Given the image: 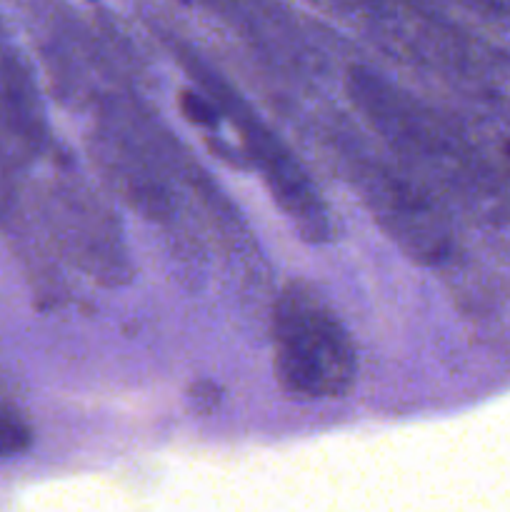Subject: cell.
Listing matches in <instances>:
<instances>
[{
  "label": "cell",
  "instance_id": "cell-3",
  "mask_svg": "<svg viewBox=\"0 0 510 512\" xmlns=\"http://www.w3.org/2000/svg\"><path fill=\"white\" fill-rule=\"evenodd\" d=\"M273 353L275 378L290 398H343L358 375V353L348 328L303 283L285 285L275 300Z\"/></svg>",
  "mask_w": 510,
  "mask_h": 512
},
{
  "label": "cell",
  "instance_id": "cell-1",
  "mask_svg": "<svg viewBox=\"0 0 510 512\" xmlns=\"http://www.w3.org/2000/svg\"><path fill=\"white\" fill-rule=\"evenodd\" d=\"M345 88L388 155L420 183L490 215H510V140L355 65Z\"/></svg>",
  "mask_w": 510,
  "mask_h": 512
},
{
  "label": "cell",
  "instance_id": "cell-5",
  "mask_svg": "<svg viewBox=\"0 0 510 512\" xmlns=\"http://www.w3.org/2000/svg\"><path fill=\"white\" fill-rule=\"evenodd\" d=\"M48 223L80 270L105 285L130 278V260L110 210L85 185H55L48 193Z\"/></svg>",
  "mask_w": 510,
  "mask_h": 512
},
{
  "label": "cell",
  "instance_id": "cell-7",
  "mask_svg": "<svg viewBox=\"0 0 510 512\" xmlns=\"http://www.w3.org/2000/svg\"><path fill=\"white\" fill-rule=\"evenodd\" d=\"M0 125L25 148H40L43 143V118L35 103L33 85L23 68L0 55Z\"/></svg>",
  "mask_w": 510,
  "mask_h": 512
},
{
  "label": "cell",
  "instance_id": "cell-2",
  "mask_svg": "<svg viewBox=\"0 0 510 512\" xmlns=\"http://www.w3.org/2000/svg\"><path fill=\"white\" fill-rule=\"evenodd\" d=\"M325 140L365 208L405 255L420 265H435L448 258L453 248L450 225L428 185L395 158L380 155L363 143L350 125L338 120L328 123Z\"/></svg>",
  "mask_w": 510,
  "mask_h": 512
},
{
  "label": "cell",
  "instance_id": "cell-8",
  "mask_svg": "<svg viewBox=\"0 0 510 512\" xmlns=\"http://www.w3.org/2000/svg\"><path fill=\"white\" fill-rule=\"evenodd\" d=\"M30 428L18 413L0 408V458H13L30 448Z\"/></svg>",
  "mask_w": 510,
  "mask_h": 512
},
{
  "label": "cell",
  "instance_id": "cell-6",
  "mask_svg": "<svg viewBox=\"0 0 510 512\" xmlns=\"http://www.w3.org/2000/svg\"><path fill=\"white\" fill-rule=\"evenodd\" d=\"M93 158L110 188L145 218L163 223L173 215L163 158L153 155V145L130 135V128L115 120L100 123L93 133Z\"/></svg>",
  "mask_w": 510,
  "mask_h": 512
},
{
  "label": "cell",
  "instance_id": "cell-4",
  "mask_svg": "<svg viewBox=\"0 0 510 512\" xmlns=\"http://www.w3.org/2000/svg\"><path fill=\"white\" fill-rule=\"evenodd\" d=\"M188 70L203 85L205 93L213 98V103L223 108L230 123L240 130L245 153H248V158L258 168L260 178L265 180L268 190L273 193L278 208L288 215L290 223L298 228L303 238H308L310 243H325L330 233H333L328 205L320 198L318 188L308 178L298 158L290 153L288 145L208 65L193 63L188 65Z\"/></svg>",
  "mask_w": 510,
  "mask_h": 512
}]
</instances>
